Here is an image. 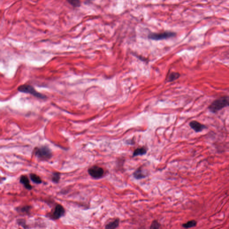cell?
<instances>
[{
	"instance_id": "16",
	"label": "cell",
	"mask_w": 229,
	"mask_h": 229,
	"mask_svg": "<svg viewBox=\"0 0 229 229\" xmlns=\"http://www.w3.org/2000/svg\"><path fill=\"white\" fill-rule=\"evenodd\" d=\"M60 174L58 172H55L53 173V177H52V180L53 182L57 183L60 180Z\"/></svg>"
},
{
	"instance_id": "13",
	"label": "cell",
	"mask_w": 229,
	"mask_h": 229,
	"mask_svg": "<svg viewBox=\"0 0 229 229\" xmlns=\"http://www.w3.org/2000/svg\"><path fill=\"white\" fill-rule=\"evenodd\" d=\"M197 222L194 220L188 221L187 223L183 224L182 226L185 228H189L195 227L197 226Z\"/></svg>"
},
{
	"instance_id": "11",
	"label": "cell",
	"mask_w": 229,
	"mask_h": 229,
	"mask_svg": "<svg viewBox=\"0 0 229 229\" xmlns=\"http://www.w3.org/2000/svg\"><path fill=\"white\" fill-rule=\"evenodd\" d=\"M119 219H115L113 222L109 223L108 224L106 225L105 228L106 229H110L116 228H117L119 226Z\"/></svg>"
},
{
	"instance_id": "6",
	"label": "cell",
	"mask_w": 229,
	"mask_h": 229,
	"mask_svg": "<svg viewBox=\"0 0 229 229\" xmlns=\"http://www.w3.org/2000/svg\"><path fill=\"white\" fill-rule=\"evenodd\" d=\"M65 214V210L62 205H57L54 209V211L51 215V218L53 219L57 220L64 216Z\"/></svg>"
},
{
	"instance_id": "12",
	"label": "cell",
	"mask_w": 229,
	"mask_h": 229,
	"mask_svg": "<svg viewBox=\"0 0 229 229\" xmlns=\"http://www.w3.org/2000/svg\"><path fill=\"white\" fill-rule=\"evenodd\" d=\"M180 74L179 73L172 72L168 75L167 78V81L168 82H173V81L176 80L178 78H179Z\"/></svg>"
},
{
	"instance_id": "15",
	"label": "cell",
	"mask_w": 229,
	"mask_h": 229,
	"mask_svg": "<svg viewBox=\"0 0 229 229\" xmlns=\"http://www.w3.org/2000/svg\"><path fill=\"white\" fill-rule=\"evenodd\" d=\"M30 178H31V179H32L33 182L37 184H40L42 183V180H41V178L37 175L34 174H31L30 175Z\"/></svg>"
},
{
	"instance_id": "14",
	"label": "cell",
	"mask_w": 229,
	"mask_h": 229,
	"mask_svg": "<svg viewBox=\"0 0 229 229\" xmlns=\"http://www.w3.org/2000/svg\"><path fill=\"white\" fill-rule=\"evenodd\" d=\"M71 6L74 8H78L81 6V0H66Z\"/></svg>"
},
{
	"instance_id": "9",
	"label": "cell",
	"mask_w": 229,
	"mask_h": 229,
	"mask_svg": "<svg viewBox=\"0 0 229 229\" xmlns=\"http://www.w3.org/2000/svg\"><path fill=\"white\" fill-rule=\"evenodd\" d=\"M20 182L24 185L25 187L28 189L31 190L32 189V186L31 185L29 182L28 178L27 176L23 175L20 178Z\"/></svg>"
},
{
	"instance_id": "1",
	"label": "cell",
	"mask_w": 229,
	"mask_h": 229,
	"mask_svg": "<svg viewBox=\"0 0 229 229\" xmlns=\"http://www.w3.org/2000/svg\"><path fill=\"white\" fill-rule=\"evenodd\" d=\"M229 98L228 96L218 98L214 100L209 106V110L213 113H216L225 107L229 106Z\"/></svg>"
},
{
	"instance_id": "7",
	"label": "cell",
	"mask_w": 229,
	"mask_h": 229,
	"mask_svg": "<svg viewBox=\"0 0 229 229\" xmlns=\"http://www.w3.org/2000/svg\"><path fill=\"white\" fill-rule=\"evenodd\" d=\"M190 127L196 132H199L202 131L204 129L207 128L206 126L197 121H192L189 123Z\"/></svg>"
},
{
	"instance_id": "18",
	"label": "cell",
	"mask_w": 229,
	"mask_h": 229,
	"mask_svg": "<svg viewBox=\"0 0 229 229\" xmlns=\"http://www.w3.org/2000/svg\"><path fill=\"white\" fill-rule=\"evenodd\" d=\"M29 209H30V208L29 207V206L24 207H23L22 208H21V212H28L29 210Z\"/></svg>"
},
{
	"instance_id": "8",
	"label": "cell",
	"mask_w": 229,
	"mask_h": 229,
	"mask_svg": "<svg viewBox=\"0 0 229 229\" xmlns=\"http://www.w3.org/2000/svg\"><path fill=\"white\" fill-rule=\"evenodd\" d=\"M133 176L137 179H142L147 176L146 172H145L143 168L140 167L137 168L133 173Z\"/></svg>"
},
{
	"instance_id": "2",
	"label": "cell",
	"mask_w": 229,
	"mask_h": 229,
	"mask_svg": "<svg viewBox=\"0 0 229 229\" xmlns=\"http://www.w3.org/2000/svg\"><path fill=\"white\" fill-rule=\"evenodd\" d=\"M18 90L19 92L31 94L33 96L37 98H41V99H45L46 98V96L37 92V90H35V88L31 85H26V84L21 85L18 88Z\"/></svg>"
},
{
	"instance_id": "10",
	"label": "cell",
	"mask_w": 229,
	"mask_h": 229,
	"mask_svg": "<svg viewBox=\"0 0 229 229\" xmlns=\"http://www.w3.org/2000/svg\"><path fill=\"white\" fill-rule=\"evenodd\" d=\"M146 153H147V149L146 148L144 147L138 148L134 150L132 157H134L137 156L145 155L146 154Z\"/></svg>"
},
{
	"instance_id": "5",
	"label": "cell",
	"mask_w": 229,
	"mask_h": 229,
	"mask_svg": "<svg viewBox=\"0 0 229 229\" xmlns=\"http://www.w3.org/2000/svg\"><path fill=\"white\" fill-rule=\"evenodd\" d=\"M88 173L90 176L92 177L93 178L98 179L101 178L104 175V171L102 168L94 166L88 170Z\"/></svg>"
},
{
	"instance_id": "3",
	"label": "cell",
	"mask_w": 229,
	"mask_h": 229,
	"mask_svg": "<svg viewBox=\"0 0 229 229\" xmlns=\"http://www.w3.org/2000/svg\"><path fill=\"white\" fill-rule=\"evenodd\" d=\"M37 157L42 160L50 159L52 156V153L50 149L47 146H42L38 148L36 151Z\"/></svg>"
},
{
	"instance_id": "4",
	"label": "cell",
	"mask_w": 229,
	"mask_h": 229,
	"mask_svg": "<svg viewBox=\"0 0 229 229\" xmlns=\"http://www.w3.org/2000/svg\"><path fill=\"white\" fill-rule=\"evenodd\" d=\"M175 35L176 33L173 32H166L161 33H151L149 35L148 38L154 41H160L175 37Z\"/></svg>"
},
{
	"instance_id": "17",
	"label": "cell",
	"mask_w": 229,
	"mask_h": 229,
	"mask_svg": "<svg viewBox=\"0 0 229 229\" xmlns=\"http://www.w3.org/2000/svg\"><path fill=\"white\" fill-rule=\"evenodd\" d=\"M160 228L161 225L156 220L153 221L150 227V229H159Z\"/></svg>"
}]
</instances>
